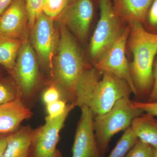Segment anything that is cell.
I'll list each match as a JSON object with an SVG mask.
<instances>
[{
  "instance_id": "1",
  "label": "cell",
  "mask_w": 157,
  "mask_h": 157,
  "mask_svg": "<svg viewBox=\"0 0 157 157\" xmlns=\"http://www.w3.org/2000/svg\"><path fill=\"white\" fill-rule=\"evenodd\" d=\"M132 90L125 80L109 72L96 68L85 70L76 87L75 105L86 106L94 116L109 111L117 101L129 98Z\"/></svg>"
},
{
  "instance_id": "2",
  "label": "cell",
  "mask_w": 157,
  "mask_h": 157,
  "mask_svg": "<svg viewBox=\"0 0 157 157\" xmlns=\"http://www.w3.org/2000/svg\"><path fill=\"white\" fill-rule=\"evenodd\" d=\"M59 38L57 43L51 78L68 103H74L77 83L86 68L84 60L77 43L69 30L61 23Z\"/></svg>"
},
{
  "instance_id": "3",
  "label": "cell",
  "mask_w": 157,
  "mask_h": 157,
  "mask_svg": "<svg viewBox=\"0 0 157 157\" xmlns=\"http://www.w3.org/2000/svg\"><path fill=\"white\" fill-rule=\"evenodd\" d=\"M128 46L133 55L130 71L137 90L146 92L154 82V60L157 53V34L147 31L141 23H129Z\"/></svg>"
},
{
  "instance_id": "4",
  "label": "cell",
  "mask_w": 157,
  "mask_h": 157,
  "mask_svg": "<svg viewBox=\"0 0 157 157\" xmlns=\"http://www.w3.org/2000/svg\"><path fill=\"white\" fill-rule=\"evenodd\" d=\"M17 86L19 99L26 107H34L41 96V76L33 47L27 39L21 46L13 70L9 73Z\"/></svg>"
},
{
  "instance_id": "5",
  "label": "cell",
  "mask_w": 157,
  "mask_h": 157,
  "mask_svg": "<svg viewBox=\"0 0 157 157\" xmlns=\"http://www.w3.org/2000/svg\"><path fill=\"white\" fill-rule=\"evenodd\" d=\"M131 101L129 98H121L108 112L94 116V128L101 156L105 154L113 135L126 130L134 119L143 114V110L133 107Z\"/></svg>"
},
{
  "instance_id": "6",
  "label": "cell",
  "mask_w": 157,
  "mask_h": 157,
  "mask_svg": "<svg viewBox=\"0 0 157 157\" xmlns=\"http://www.w3.org/2000/svg\"><path fill=\"white\" fill-rule=\"evenodd\" d=\"M100 18L90 40V52L95 62L117 39L123 30L111 0H100Z\"/></svg>"
},
{
  "instance_id": "7",
  "label": "cell",
  "mask_w": 157,
  "mask_h": 157,
  "mask_svg": "<svg viewBox=\"0 0 157 157\" xmlns=\"http://www.w3.org/2000/svg\"><path fill=\"white\" fill-rule=\"evenodd\" d=\"M130 31L129 26L123 30L117 39L95 62L94 68L112 73L125 80L131 87L132 93L136 95L137 89L125 56L126 45Z\"/></svg>"
},
{
  "instance_id": "8",
  "label": "cell",
  "mask_w": 157,
  "mask_h": 157,
  "mask_svg": "<svg viewBox=\"0 0 157 157\" xmlns=\"http://www.w3.org/2000/svg\"><path fill=\"white\" fill-rule=\"evenodd\" d=\"M76 107L75 103L67 104L64 112L58 117L45 118V123L34 133L29 157H52L59 140V133L70 113Z\"/></svg>"
},
{
  "instance_id": "9",
  "label": "cell",
  "mask_w": 157,
  "mask_h": 157,
  "mask_svg": "<svg viewBox=\"0 0 157 157\" xmlns=\"http://www.w3.org/2000/svg\"><path fill=\"white\" fill-rule=\"evenodd\" d=\"M31 29L32 46L39 56L44 68L51 77L53 58L57 45L53 18L42 12L38 16Z\"/></svg>"
},
{
  "instance_id": "10",
  "label": "cell",
  "mask_w": 157,
  "mask_h": 157,
  "mask_svg": "<svg viewBox=\"0 0 157 157\" xmlns=\"http://www.w3.org/2000/svg\"><path fill=\"white\" fill-rule=\"evenodd\" d=\"M94 14L91 0H70L59 16L61 22L83 41L87 36Z\"/></svg>"
},
{
  "instance_id": "11",
  "label": "cell",
  "mask_w": 157,
  "mask_h": 157,
  "mask_svg": "<svg viewBox=\"0 0 157 157\" xmlns=\"http://www.w3.org/2000/svg\"><path fill=\"white\" fill-rule=\"evenodd\" d=\"M80 108L81 114L76 127L72 157H101L94 128V114L86 106Z\"/></svg>"
},
{
  "instance_id": "12",
  "label": "cell",
  "mask_w": 157,
  "mask_h": 157,
  "mask_svg": "<svg viewBox=\"0 0 157 157\" xmlns=\"http://www.w3.org/2000/svg\"><path fill=\"white\" fill-rule=\"evenodd\" d=\"M28 27L25 0H13L0 17V37L25 40Z\"/></svg>"
},
{
  "instance_id": "13",
  "label": "cell",
  "mask_w": 157,
  "mask_h": 157,
  "mask_svg": "<svg viewBox=\"0 0 157 157\" xmlns=\"http://www.w3.org/2000/svg\"><path fill=\"white\" fill-rule=\"evenodd\" d=\"M33 113L20 99L0 104V134H9L16 131L25 120Z\"/></svg>"
},
{
  "instance_id": "14",
  "label": "cell",
  "mask_w": 157,
  "mask_h": 157,
  "mask_svg": "<svg viewBox=\"0 0 157 157\" xmlns=\"http://www.w3.org/2000/svg\"><path fill=\"white\" fill-rule=\"evenodd\" d=\"M34 133V129L26 125L9 134L3 157H29Z\"/></svg>"
},
{
  "instance_id": "15",
  "label": "cell",
  "mask_w": 157,
  "mask_h": 157,
  "mask_svg": "<svg viewBox=\"0 0 157 157\" xmlns=\"http://www.w3.org/2000/svg\"><path fill=\"white\" fill-rule=\"evenodd\" d=\"M121 21L143 24L154 0H111Z\"/></svg>"
},
{
  "instance_id": "16",
  "label": "cell",
  "mask_w": 157,
  "mask_h": 157,
  "mask_svg": "<svg viewBox=\"0 0 157 157\" xmlns=\"http://www.w3.org/2000/svg\"><path fill=\"white\" fill-rule=\"evenodd\" d=\"M131 127L138 139L157 149V121L153 116L147 114L137 117Z\"/></svg>"
},
{
  "instance_id": "17",
  "label": "cell",
  "mask_w": 157,
  "mask_h": 157,
  "mask_svg": "<svg viewBox=\"0 0 157 157\" xmlns=\"http://www.w3.org/2000/svg\"><path fill=\"white\" fill-rule=\"evenodd\" d=\"M24 41V40L0 37V65L4 67L9 73L14 69L18 52Z\"/></svg>"
},
{
  "instance_id": "18",
  "label": "cell",
  "mask_w": 157,
  "mask_h": 157,
  "mask_svg": "<svg viewBox=\"0 0 157 157\" xmlns=\"http://www.w3.org/2000/svg\"><path fill=\"white\" fill-rule=\"evenodd\" d=\"M138 140L131 126L125 132L108 157H125L127 153Z\"/></svg>"
},
{
  "instance_id": "19",
  "label": "cell",
  "mask_w": 157,
  "mask_h": 157,
  "mask_svg": "<svg viewBox=\"0 0 157 157\" xmlns=\"http://www.w3.org/2000/svg\"><path fill=\"white\" fill-rule=\"evenodd\" d=\"M19 98L18 90L13 77L0 76V104L9 103Z\"/></svg>"
},
{
  "instance_id": "20",
  "label": "cell",
  "mask_w": 157,
  "mask_h": 157,
  "mask_svg": "<svg viewBox=\"0 0 157 157\" xmlns=\"http://www.w3.org/2000/svg\"><path fill=\"white\" fill-rule=\"evenodd\" d=\"M70 1V0H43L42 12L54 19L58 17Z\"/></svg>"
},
{
  "instance_id": "21",
  "label": "cell",
  "mask_w": 157,
  "mask_h": 157,
  "mask_svg": "<svg viewBox=\"0 0 157 157\" xmlns=\"http://www.w3.org/2000/svg\"><path fill=\"white\" fill-rule=\"evenodd\" d=\"M155 148L138 139L125 157H154Z\"/></svg>"
},
{
  "instance_id": "22",
  "label": "cell",
  "mask_w": 157,
  "mask_h": 157,
  "mask_svg": "<svg viewBox=\"0 0 157 157\" xmlns=\"http://www.w3.org/2000/svg\"><path fill=\"white\" fill-rule=\"evenodd\" d=\"M28 14L29 26L31 29L42 12L43 0H25Z\"/></svg>"
},
{
  "instance_id": "23",
  "label": "cell",
  "mask_w": 157,
  "mask_h": 157,
  "mask_svg": "<svg viewBox=\"0 0 157 157\" xmlns=\"http://www.w3.org/2000/svg\"><path fill=\"white\" fill-rule=\"evenodd\" d=\"M41 97L45 106L59 100H64L60 91L53 83H50L46 86L42 91Z\"/></svg>"
},
{
  "instance_id": "24",
  "label": "cell",
  "mask_w": 157,
  "mask_h": 157,
  "mask_svg": "<svg viewBox=\"0 0 157 157\" xmlns=\"http://www.w3.org/2000/svg\"><path fill=\"white\" fill-rule=\"evenodd\" d=\"M147 31L157 34V0H154L147 14L145 21Z\"/></svg>"
},
{
  "instance_id": "25",
  "label": "cell",
  "mask_w": 157,
  "mask_h": 157,
  "mask_svg": "<svg viewBox=\"0 0 157 157\" xmlns=\"http://www.w3.org/2000/svg\"><path fill=\"white\" fill-rule=\"evenodd\" d=\"M68 103L63 100H60L46 105L47 116L45 118L51 119L63 114L67 108Z\"/></svg>"
},
{
  "instance_id": "26",
  "label": "cell",
  "mask_w": 157,
  "mask_h": 157,
  "mask_svg": "<svg viewBox=\"0 0 157 157\" xmlns=\"http://www.w3.org/2000/svg\"><path fill=\"white\" fill-rule=\"evenodd\" d=\"M132 106L137 109H141L149 115L157 116V101L140 102L131 101Z\"/></svg>"
},
{
  "instance_id": "27",
  "label": "cell",
  "mask_w": 157,
  "mask_h": 157,
  "mask_svg": "<svg viewBox=\"0 0 157 157\" xmlns=\"http://www.w3.org/2000/svg\"><path fill=\"white\" fill-rule=\"evenodd\" d=\"M153 87L150 97L149 102L157 101V60L153 71Z\"/></svg>"
},
{
  "instance_id": "28",
  "label": "cell",
  "mask_w": 157,
  "mask_h": 157,
  "mask_svg": "<svg viewBox=\"0 0 157 157\" xmlns=\"http://www.w3.org/2000/svg\"><path fill=\"white\" fill-rule=\"evenodd\" d=\"M9 134H0V157H3L7 145V137Z\"/></svg>"
},
{
  "instance_id": "29",
  "label": "cell",
  "mask_w": 157,
  "mask_h": 157,
  "mask_svg": "<svg viewBox=\"0 0 157 157\" xmlns=\"http://www.w3.org/2000/svg\"><path fill=\"white\" fill-rule=\"evenodd\" d=\"M13 0H0V17L6 11Z\"/></svg>"
},
{
  "instance_id": "30",
  "label": "cell",
  "mask_w": 157,
  "mask_h": 157,
  "mask_svg": "<svg viewBox=\"0 0 157 157\" xmlns=\"http://www.w3.org/2000/svg\"><path fill=\"white\" fill-rule=\"evenodd\" d=\"M52 157H63L61 152L59 150L56 149Z\"/></svg>"
},
{
  "instance_id": "31",
  "label": "cell",
  "mask_w": 157,
  "mask_h": 157,
  "mask_svg": "<svg viewBox=\"0 0 157 157\" xmlns=\"http://www.w3.org/2000/svg\"><path fill=\"white\" fill-rule=\"evenodd\" d=\"M154 157H157V149H155Z\"/></svg>"
},
{
  "instance_id": "32",
  "label": "cell",
  "mask_w": 157,
  "mask_h": 157,
  "mask_svg": "<svg viewBox=\"0 0 157 157\" xmlns=\"http://www.w3.org/2000/svg\"><path fill=\"white\" fill-rule=\"evenodd\" d=\"M1 76V73H0V76Z\"/></svg>"
}]
</instances>
